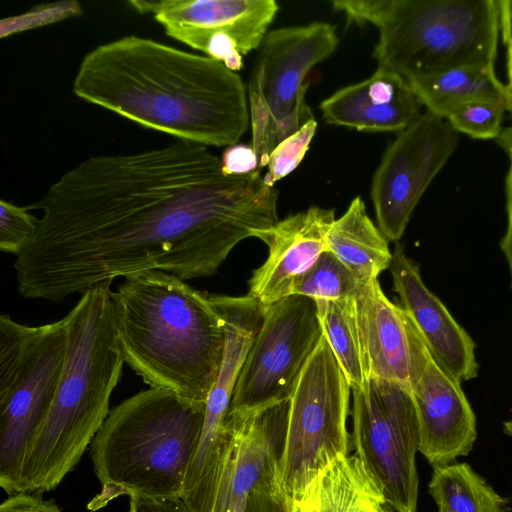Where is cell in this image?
Segmentation results:
<instances>
[{"instance_id": "cell-7", "label": "cell", "mask_w": 512, "mask_h": 512, "mask_svg": "<svg viewBox=\"0 0 512 512\" xmlns=\"http://www.w3.org/2000/svg\"><path fill=\"white\" fill-rule=\"evenodd\" d=\"M67 350L66 318L29 326L0 316V486L22 492L28 447L45 420Z\"/></svg>"}, {"instance_id": "cell-22", "label": "cell", "mask_w": 512, "mask_h": 512, "mask_svg": "<svg viewBox=\"0 0 512 512\" xmlns=\"http://www.w3.org/2000/svg\"><path fill=\"white\" fill-rule=\"evenodd\" d=\"M327 248L360 282L378 279L390 267L392 252L388 240L370 219L360 196L344 214L335 219L326 236Z\"/></svg>"}, {"instance_id": "cell-10", "label": "cell", "mask_w": 512, "mask_h": 512, "mask_svg": "<svg viewBox=\"0 0 512 512\" xmlns=\"http://www.w3.org/2000/svg\"><path fill=\"white\" fill-rule=\"evenodd\" d=\"M351 390L355 454L395 512H417L420 429L411 390L374 377Z\"/></svg>"}, {"instance_id": "cell-15", "label": "cell", "mask_w": 512, "mask_h": 512, "mask_svg": "<svg viewBox=\"0 0 512 512\" xmlns=\"http://www.w3.org/2000/svg\"><path fill=\"white\" fill-rule=\"evenodd\" d=\"M335 220L334 209L311 206L253 233L268 247L265 262L248 281V294L261 306L294 295L298 280L326 250L327 233Z\"/></svg>"}, {"instance_id": "cell-40", "label": "cell", "mask_w": 512, "mask_h": 512, "mask_svg": "<svg viewBox=\"0 0 512 512\" xmlns=\"http://www.w3.org/2000/svg\"><path fill=\"white\" fill-rule=\"evenodd\" d=\"M439 512V511H438Z\"/></svg>"}, {"instance_id": "cell-14", "label": "cell", "mask_w": 512, "mask_h": 512, "mask_svg": "<svg viewBox=\"0 0 512 512\" xmlns=\"http://www.w3.org/2000/svg\"><path fill=\"white\" fill-rule=\"evenodd\" d=\"M420 429L419 452L432 466L467 456L477 439L475 413L459 382L424 342L411 388Z\"/></svg>"}, {"instance_id": "cell-34", "label": "cell", "mask_w": 512, "mask_h": 512, "mask_svg": "<svg viewBox=\"0 0 512 512\" xmlns=\"http://www.w3.org/2000/svg\"><path fill=\"white\" fill-rule=\"evenodd\" d=\"M505 199H506V215L507 224L503 237L500 240V248L503 252L511 278L512 289V161L510 160L509 168L505 177Z\"/></svg>"}, {"instance_id": "cell-31", "label": "cell", "mask_w": 512, "mask_h": 512, "mask_svg": "<svg viewBox=\"0 0 512 512\" xmlns=\"http://www.w3.org/2000/svg\"><path fill=\"white\" fill-rule=\"evenodd\" d=\"M220 159L221 170L226 176L246 175L259 170L257 155L252 146L247 144L228 146Z\"/></svg>"}, {"instance_id": "cell-17", "label": "cell", "mask_w": 512, "mask_h": 512, "mask_svg": "<svg viewBox=\"0 0 512 512\" xmlns=\"http://www.w3.org/2000/svg\"><path fill=\"white\" fill-rule=\"evenodd\" d=\"M355 311L370 378L411 390L424 339L411 317L384 294L378 279L359 282Z\"/></svg>"}, {"instance_id": "cell-33", "label": "cell", "mask_w": 512, "mask_h": 512, "mask_svg": "<svg viewBox=\"0 0 512 512\" xmlns=\"http://www.w3.org/2000/svg\"><path fill=\"white\" fill-rule=\"evenodd\" d=\"M129 512H190L182 498L130 497Z\"/></svg>"}, {"instance_id": "cell-23", "label": "cell", "mask_w": 512, "mask_h": 512, "mask_svg": "<svg viewBox=\"0 0 512 512\" xmlns=\"http://www.w3.org/2000/svg\"><path fill=\"white\" fill-rule=\"evenodd\" d=\"M428 493L439 512H511L508 497L496 492L466 462L433 467Z\"/></svg>"}, {"instance_id": "cell-26", "label": "cell", "mask_w": 512, "mask_h": 512, "mask_svg": "<svg viewBox=\"0 0 512 512\" xmlns=\"http://www.w3.org/2000/svg\"><path fill=\"white\" fill-rule=\"evenodd\" d=\"M507 107L494 101H475L454 110L446 120L458 132L473 139H497ZM509 112V111H508Z\"/></svg>"}, {"instance_id": "cell-13", "label": "cell", "mask_w": 512, "mask_h": 512, "mask_svg": "<svg viewBox=\"0 0 512 512\" xmlns=\"http://www.w3.org/2000/svg\"><path fill=\"white\" fill-rule=\"evenodd\" d=\"M140 14H152L165 33L234 72L243 56L259 48L275 19V0H130Z\"/></svg>"}, {"instance_id": "cell-36", "label": "cell", "mask_w": 512, "mask_h": 512, "mask_svg": "<svg viewBox=\"0 0 512 512\" xmlns=\"http://www.w3.org/2000/svg\"><path fill=\"white\" fill-rule=\"evenodd\" d=\"M496 143L508 155L512 161V126L503 129L502 133L496 139Z\"/></svg>"}, {"instance_id": "cell-5", "label": "cell", "mask_w": 512, "mask_h": 512, "mask_svg": "<svg viewBox=\"0 0 512 512\" xmlns=\"http://www.w3.org/2000/svg\"><path fill=\"white\" fill-rule=\"evenodd\" d=\"M205 409L156 388L113 408L91 443L101 489L88 509H102L120 496L182 498Z\"/></svg>"}, {"instance_id": "cell-38", "label": "cell", "mask_w": 512, "mask_h": 512, "mask_svg": "<svg viewBox=\"0 0 512 512\" xmlns=\"http://www.w3.org/2000/svg\"><path fill=\"white\" fill-rule=\"evenodd\" d=\"M503 432L512 438V418L503 423Z\"/></svg>"}, {"instance_id": "cell-20", "label": "cell", "mask_w": 512, "mask_h": 512, "mask_svg": "<svg viewBox=\"0 0 512 512\" xmlns=\"http://www.w3.org/2000/svg\"><path fill=\"white\" fill-rule=\"evenodd\" d=\"M383 491L354 455L322 469L292 503V512H392Z\"/></svg>"}, {"instance_id": "cell-6", "label": "cell", "mask_w": 512, "mask_h": 512, "mask_svg": "<svg viewBox=\"0 0 512 512\" xmlns=\"http://www.w3.org/2000/svg\"><path fill=\"white\" fill-rule=\"evenodd\" d=\"M349 23L379 32L373 58L405 80L463 66H494L496 0H333Z\"/></svg>"}, {"instance_id": "cell-9", "label": "cell", "mask_w": 512, "mask_h": 512, "mask_svg": "<svg viewBox=\"0 0 512 512\" xmlns=\"http://www.w3.org/2000/svg\"><path fill=\"white\" fill-rule=\"evenodd\" d=\"M351 386L326 339L321 337L290 396L277 482L297 501L316 475L349 455L347 428Z\"/></svg>"}, {"instance_id": "cell-2", "label": "cell", "mask_w": 512, "mask_h": 512, "mask_svg": "<svg viewBox=\"0 0 512 512\" xmlns=\"http://www.w3.org/2000/svg\"><path fill=\"white\" fill-rule=\"evenodd\" d=\"M72 89L145 128L206 147L237 144L249 124L248 95L237 72L136 35L88 52Z\"/></svg>"}, {"instance_id": "cell-3", "label": "cell", "mask_w": 512, "mask_h": 512, "mask_svg": "<svg viewBox=\"0 0 512 512\" xmlns=\"http://www.w3.org/2000/svg\"><path fill=\"white\" fill-rule=\"evenodd\" d=\"M111 301L124 363L150 388L206 404L225 346L208 293L151 270L125 278Z\"/></svg>"}, {"instance_id": "cell-30", "label": "cell", "mask_w": 512, "mask_h": 512, "mask_svg": "<svg viewBox=\"0 0 512 512\" xmlns=\"http://www.w3.org/2000/svg\"><path fill=\"white\" fill-rule=\"evenodd\" d=\"M242 512H292V502L273 477L252 490Z\"/></svg>"}, {"instance_id": "cell-11", "label": "cell", "mask_w": 512, "mask_h": 512, "mask_svg": "<svg viewBox=\"0 0 512 512\" xmlns=\"http://www.w3.org/2000/svg\"><path fill=\"white\" fill-rule=\"evenodd\" d=\"M321 337L313 299L291 295L264 307L262 324L238 375L228 415L289 399Z\"/></svg>"}, {"instance_id": "cell-39", "label": "cell", "mask_w": 512, "mask_h": 512, "mask_svg": "<svg viewBox=\"0 0 512 512\" xmlns=\"http://www.w3.org/2000/svg\"><path fill=\"white\" fill-rule=\"evenodd\" d=\"M392 512H395L394 510Z\"/></svg>"}, {"instance_id": "cell-1", "label": "cell", "mask_w": 512, "mask_h": 512, "mask_svg": "<svg viewBox=\"0 0 512 512\" xmlns=\"http://www.w3.org/2000/svg\"><path fill=\"white\" fill-rule=\"evenodd\" d=\"M277 201L261 170L226 176L193 142L91 156L27 206L42 216L14 263L18 291L61 302L145 271L212 276L239 242L278 221Z\"/></svg>"}, {"instance_id": "cell-8", "label": "cell", "mask_w": 512, "mask_h": 512, "mask_svg": "<svg viewBox=\"0 0 512 512\" xmlns=\"http://www.w3.org/2000/svg\"><path fill=\"white\" fill-rule=\"evenodd\" d=\"M338 44L336 27L320 21L266 34L248 82L251 146L259 170L267 166L272 150L281 141L313 119L304 100L309 87L305 79Z\"/></svg>"}, {"instance_id": "cell-12", "label": "cell", "mask_w": 512, "mask_h": 512, "mask_svg": "<svg viewBox=\"0 0 512 512\" xmlns=\"http://www.w3.org/2000/svg\"><path fill=\"white\" fill-rule=\"evenodd\" d=\"M458 142L459 133L446 119L425 111L387 147L370 196L378 228L388 241L402 237L420 198Z\"/></svg>"}, {"instance_id": "cell-27", "label": "cell", "mask_w": 512, "mask_h": 512, "mask_svg": "<svg viewBox=\"0 0 512 512\" xmlns=\"http://www.w3.org/2000/svg\"><path fill=\"white\" fill-rule=\"evenodd\" d=\"M317 129L316 120L310 119L295 133L281 141L271 152L263 176L264 183L269 187L294 171L307 153Z\"/></svg>"}, {"instance_id": "cell-24", "label": "cell", "mask_w": 512, "mask_h": 512, "mask_svg": "<svg viewBox=\"0 0 512 512\" xmlns=\"http://www.w3.org/2000/svg\"><path fill=\"white\" fill-rule=\"evenodd\" d=\"M315 303L322 335L351 389L363 388L370 379V371L357 323L354 298Z\"/></svg>"}, {"instance_id": "cell-16", "label": "cell", "mask_w": 512, "mask_h": 512, "mask_svg": "<svg viewBox=\"0 0 512 512\" xmlns=\"http://www.w3.org/2000/svg\"><path fill=\"white\" fill-rule=\"evenodd\" d=\"M289 404L290 398L248 413L227 416L234 425L235 439L214 512H242L252 490L277 477Z\"/></svg>"}, {"instance_id": "cell-28", "label": "cell", "mask_w": 512, "mask_h": 512, "mask_svg": "<svg viewBox=\"0 0 512 512\" xmlns=\"http://www.w3.org/2000/svg\"><path fill=\"white\" fill-rule=\"evenodd\" d=\"M39 219L27 207L0 200V249L20 256L34 240Z\"/></svg>"}, {"instance_id": "cell-29", "label": "cell", "mask_w": 512, "mask_h": 512, "mask_svg": "<svg viewBox=\"0 0 512 512\" xmlns=\"http://www.w3.org/2000/svg\"><path fill=\"white\" fill-rule=\"evenodd\" d=\"M79 13H81V7L74 1L32 7L22 15L3 19L0 30L1 38L21 30L51 24Z\"/></svg>"}, {"instance_id": "cell-19", "label": "cell", "mask_w": 512, "mask_h": 512, "mask_svg": "<svg viewBox=\"0 0 512 512\" xmlns=\"http://www.w3.org/2000/svg\"><path fill=\"white\" fill-rule=\"evenodd\" d=\"M407 80L382 69L340 88L320 104L327 124L364 132H401L421 114Z\"/></svg>"}, {"instance_id": "cell-37", "label": "cell", "mask_w": 512, "mask_h": 512, "mask_svg": "<svg viewBox=\"0 0 512 512\" xmlns=\"http://www.w3.org/2000/svg\"><path fill=\"white\" fill-rule=\"evenodd\" d=\"M507 86L512 96V58L507 59Z\"/></svg>"}, {"instance_id": "cell-32", "label": "cell", "mask_w": 512, "mask_h": 512, "mask_svg": "<svg viewBox=\"0 0 512 512\" xmlns=\"http://www.w3.org/2000/svg\"><path fill=\"white\" fill-rule=\"evenodd\" d=\"M0 512H61L50 500H44L40 494L18 492L10 495L0 505Z\"/></svg>"}, {"instance_id": "cell-25", "label": "cell", "mask_w": 512, "mask_h": 512, "mask_svg": "<svg viewBox=\"0 0 512 512\" xmlns=\"http://www.w3.org/2000/svg\"><path fill=\"white\" fill-rule=\"evenodd\" d=\"M359 280L331 251H324L298 280L294 295L314 301H342L355 297Z\"/></svg>"}, {"instance_id": "cell-4", "label": "cell", "mask_w": 512, "mask_h": 512, "mask_svg": "<svg viewBox=\"0 0 512 512\" xmlns=\"http://www.w3.org/2000/svg\"><path fill=\"white\" fill-rule=\"evenodd\" d=\"M110 285L81 294L65 316L67 350L45 420L22 468V492L55 489L82 458L108 417L124 360L113 321Z\"/></svg>"}, {"instance_id": "cell-21", "label": "cell", "mask_w": 512, "mask_h": 512, "mask_svg": "<svg viewBox=\"0 0 512 512\" xmlns=\"http://www.w3.org/2000/svg\"><path fill=\"white\" fill-rule=\"evenodd\" d=\"M408 83L426 111L443 119L457 108L481 100L501 103L512 113L509 88L492 65L452 68Z\"/></svg>"}, {"instance_id": "cell-35", "label": "cell", "mask_w": 512, "mask_h": 512, "mask_svg": "<svg viewBox=\"0 0 512 512\" xmlns=\"http://www.w3.org/2000/svg\"><path fill=\"white\" fill-rule=\"evenodd\" d=\"M499 14V33L506 47L507 59L512 58V0H496Z\"/></svg>"}, {"instance_id": "cell-18", "label": "cell", "mask_w": 512, "mask_h": 512, "mask_svg": "<svg viewBox=\"0 0 512 512\" xmlns=\"http://www.w3.org/2000/svg\"><path fill=\"white\" fill-rule=\"evenodd\" d=\"M390 272L400 306L411 317L434 358L459 382L477 377L476 344L424 284L417 263L397 243Z\"/></svg>"}]
</instances>
